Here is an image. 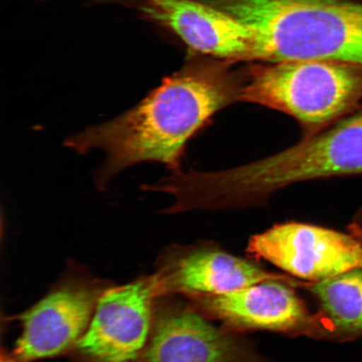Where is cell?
I'll return each mask as SVG.
<instances>
[{
	"instance_id": "cell-8",
	"label": "cell",
	"mask_w": 362,
	"mask_h": 362,
	"mask_svg": "<svg viewBox=\"0 0 362 362\" xmlns=\"http://www.w3.org/2000/svg\"><path fill=\"white\" fill-rule=\"evenodd\" d=\"M153 276L158 297L223 294L267 280L286 279L240 257L205 248L167 251Z\"/></svg>"
},
{
	"instance_id": "cell-9",
	"label": "cell",
	"mask_w": 362,
	"mask_h": 362,
	"mask_svg": "<svg viewBox=\"0 0 362 362\" xmlns=\"http://www.w3.org/2000/svg\"><path fill=\"white\" fill-rule=\"evenodd\" d=\"M282 280L272 279L236 291L192 297L203 310L230 327L291 332L312 318L304 302Z\"/></svg>"
},
{
	"instance_id": "cell-11",
	"label": "cell",
	"mask_w": 362,
	"mask_h": 362,
	"mask_svg": "<svg viewBox=\"0 0 362 362\" xmlns=\"http://www.w3.org/2000/svg\"><path fill=\"white\" fill-rule=\"evenodd\" d=\"M0 362H21L18 361L13 354L2 349L1 356H0Z\"/></svg>"
},
{
	"instance_id": "cell-3",
	"label": "cell",
	"mask_w": 362,
	"mask_h": 362,
	"mask_svg": "<svg viewBox=\"0 0 362 362\" xmlns=\"http://www.w3.org/2000/svg\"><path fill=\"white\" fill-rule=\"evenodd\" d=\"M112 285L79 268L68 271L42 300L18 316L22 330L13 356L35 362L70 354Z\"/></svg>"
},
{
	"instance_id": "cell-6",
	"label": "cell",
	"mask_w": 362,
	"mask_h": 362,
	"mask_svg": "<svg viewBox=\"0 0 362 362\" xmlns=\"http://www.w3.org/2000/svg\"><path fill=\"white\" fill-rule=\"evenodd\" d=\"M144 362H268L191 306L158 296Z\"/></svg>"
},
{
	"instance_id": "cell-2",
	"label": "cell",
	"mask_w": 362,
	"mask_h": 362,
	"mask_svg": "<svg viewBox=\"0 0 362 362\" xmlns=\"http://www.w3.org/2000/svg\"><path fill=\"white\" fill-rule=\"evenodd\" d=\"M362 99V68L323 60H293L255 66L243 79L240 101L287 113L318 129Z\"/></svg>"
},
{
	"instance_id": "cell-5",
	"label": "cell",
	"mask_w": 362,
	"mask_h": 362,
	"mask_svg": "<svg viewBox=\"0 0 362 362\" xmlns=\"http://www.w3.org/2000/svg\"><path fill=\"white\" fill-rule=\"evenodd\" d=\"M247 251L298 278L320 282L362 269V244L349 235L289 223L250 239Z\"/></svg>"
},
{
	"instance_id": "cell-12",
	"label": "cell",
	"mask_w": 362,
	"mask_h": 362,
	"mask_svg": "<svg viewBox=\"0 0 362 362\" xmlns=\"http://www.w3.org/2000/svg\"><path fill=\"white\" fill-rule=\"evenodd\" d=\"M40 1H49V0H40Z\"/></svg>"
},
{
	"instance_id": "cell-10",
	"label": "cell",
	"mask_w": 362,
	"mask_h": 362,
	"mask_svg": "<svg viewBox=\"0 0 362 362\" xmlns=\"http://www.w3.org/2000/svg\"><path fill=\"white\" fill-rule=\"evenodd\" d=\"M336 327L346 332L362 330V270L355 269L310 287Z\"/></svg>"
},
{
	"instance_id": "cell-1",
	"label": "cell",
	"mask_w": 362,
	"mask_h": 362,
	"mask_svg": "<svg viewBox=\"0 0 362 362\" xmlns=\"http://www.w3.org/2000/svg\"><path fill=\"white\" fill-rule=\"evenodd\" d=\"M242 83L221 68L189 64L123 115L70 136L66 146L79 155L104 153L96 175L100 189L139 163L177 170L185 144L216 112L240 101Z\"/></svg>"
},
{
	"instance_id": "cell-4",
	"label": "cell",
	"mask_w": 362,
	"mask_h": 362,
	"mask_svg": "<svg viewBox=\"0 0 362 362\" xmlns=\"http://www.w3.org/2000/svg\"><path fill=\"white\" fill-rule=\"evenodd\" d=\"M158 297L153 274L112 285L70 353L71 362H144Z\"/></svg>"
},
{
	"instance_id": "cell-7",
	"label": "cell",
	"mask_w": 362,
	"mask_h": 362,
	"mask_svg": "<svg viewBox=\"0 0 362 362\" xmlns=\"http://www.w3.org/2000/svg\"><path fill=\"white\" fill-rule=\"evenodd\" d=\"M143 20L173 34L188 47L226 60L251 61V30L229 13L197 0H122Z\"/></svg>"
}]
</instances>
